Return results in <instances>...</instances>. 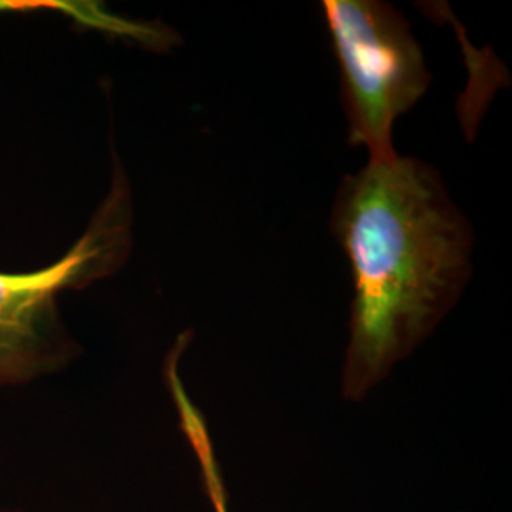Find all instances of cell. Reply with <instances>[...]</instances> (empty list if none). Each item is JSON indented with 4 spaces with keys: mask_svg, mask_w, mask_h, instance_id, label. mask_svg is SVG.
<instances>
[{
    "mask_svg": "<svg viewBox=\"0 0 512 512\" xmlns=\"http://www.w3.org/2000/svg\"><path fill=\"white\" fill-rule=\"evenodd\" d=\"M192 334L183 332L175 346L165 357L164 376L165 384L169 389V395L175 404L177 416H179V427L183 431L184 439L188 442L198 471L202 480L203 492L207 495L211 512H232L230 511V495L226 488V480L220 469L219 456L215 450V442L211 439V431L207 427V421L203 418V412L192 401L190 393L184 387L181 378V357L190 344Z\"/></svg>",
    "mask_w": 512,
    "mask_h": 512,
    "instance_id": "4",
    "label": "cell"
},
{
    "mask_svg": "<svg viewBox=\"0 0 512 512\" xmlns=\"http://www.w3.org/2000/svg\"><path fill=\"white\" fill-rule=\"evenodd\" d=\"M330 232L353 279L340 393L361 403L458 304L475 239L439 171L401 154L342 179Z\"/></svg>",
    "mask_w": 512,
    "mask_h": 512,
    "instance_id": "1",
    "label": "cell"
},
{
    "mask_svg": "<svg viewBox=\"0 0 512 512\" xmlns=\"http://www.w3.org/2000/svg\"><path fill=\"white\" fill-rule=\"evenodd\" d=\"M323 16L340 71L349 145L370 160L395 156L393 126L431 86L420 42L403 14L380 0H325Z\"/></svg>",
    "mask_w": 512,
    "mask_h": 512,
    "instance_id": "2",
    "label": "cell"
},
{
    "mask_svg": "<svg viewBox=\"0 0 512 512\" xmlns=\"http://www.w3.org/2000/svg\"><path fill=\"white\" fill-rule=\"evenodd\" d=\"M128 228V192L116 179L90 230L61 260L31 274H0V387L29 384L73 359L55 298L109 274L126 253Z\"/></svg>",
    "mask_w": 512,
    "mask_h": 512,
    "instance_id": "3",
    "label": "cell"
},
{
    "mask_svg": "<svg viewBox=\"0 0 512 512\" xmlns=\"http://www.w3.org/2000/svg\"><path fill=\"white\" fill-rule=\"evenodd\" d=\"M12 12H59L65 14L80 25L92 27L97 31H105L116 37L133 38L141 44L152 48H164L169 33L164 27L135 23L128 19L118 18L116 14L95 2H76V0H0V14Z\"/></svg>",
    "mask_w": 512,
    "mask_h": 512,
    "instance_id": "5",
    "label": "cell"
},
{
    "mask_svg": "<svg viewBox=\"0 0 512 512\" xmlns=\"http://www.w3.org/2000/svg\"><path fill=\"white\" fill-rule=\"evenodd\" d=\"M0 512H27L23 509H14V507H0Z\"/></svg>",
    "mask_w": 512,
    "mask_h": 512,
    "instance_id": "6",
    "label": "cell"
}]
</instances>
